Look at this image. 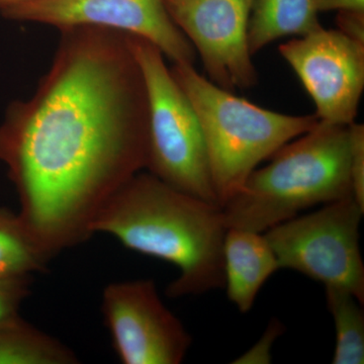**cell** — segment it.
Wrapping results in <instances>:
<instances>
[{
  "label": "cell",
  "instance_id": "6da1fadb",
  "mask_svg": "<svg viewBox=\"0 0 364 364\" xmlns=\"http://www.w3.org/2000/svg\"><path fill=\"white\" fill-rule=\"evenodd\" d=\"M49 72L0 124V161L20 198L21 221L52 259L92 236L100 208L146 169L148 98L127 33L60 30Z\"/></svg>",
  "mask_w": 364,
  "mask_h": 364
},
{
  "label": "cell",
  "instance_id": "7a4b0ae2",
  "mask_svg": "<svg viewBox=\"0 0 364 364\" xmlns=\"http://www.w3.org/2000/svg\"><path fill=\"white\" fill-rule=\"evenodd\" d=\"M222 208L139 172L100 208L91 233H105L136 252L176 265L169 298L224 289L227 232Z\"/></svg>",
  "mask_w": 364,
  "mask_h": 364
},
{
  "label": "cell",
  "instance_id": "3957f363",
  "mask_svg": "<svg viewBox=\"0 0 364 364\" xmlns=\"http://www.w3.org/2000/svg\"><path fill=\"white\" fill-rule=\"evenodd\" d=\"M270 159L223 205L227 229L264 233L306 208L352 196L348 126L318 119Z\"/></svg>",
  "mask_w": 364,
  "mask_h": 364
},
{
  "label": "cell",
  "instance_id": "277c9868",
  "mask_svg": "<svg viewBox=\"0 0 364 364\" xmlns=\"http://www.w3.org/2000/svg\"><path fill=\"white\" fill-rule=\"evenodd\" d=\"M170 70L200 119L221 208L260 163L318 124L316 114H280L237 97L198 74L191 64H173Z\"/></svg>",
  "mask_w": 364,
  "mask_h": 364
},
{
  "label": "cell",
  "instance_id": "5b68a950",
  "mask_svg": "<svg viewBox=\"0 0 364 364\" xmlns=\"http://www.w3.org/2000/svg\"><path fill=\"white\" fill-rule=\"evenodd\" d=\"M148 98L146 169L172 188L218 203L202 126L156 45L128 35Z\"/></svg>",
  "mask_w": 364,
  "mask_h": 364
},
{
  "label": "cell",
  "instance_id": "8992f818",
  "mask_svg": "<svg viewBox=\"0 0 364 364\" xmlns=\"http://www.w3.org/2000/svg\"><path fill=\"white\" fill-rule=\"evenodd\" d=\"M364 210L347 196L275 225L265 237L280 269L301 273L326 287L346 289L364 303L360 223Z\"/></svg>",
  "mask_w": 364,
  "mask_h": 364
},
{
  "label": "cell",
  "instance_id": "52a82bcc",
  "mask_svg": "<svg viewBox=\"0 0 364 364\" xmlns=\"http://www.w3.org/2000/svg\"><path fill=\"white\" fill-rule=\"evenodd\" d=\"M102 314L124 364H179L193 338L163 304L152 279L114 282L102 293Z\"/></svg>",
  "mask_w": 364,
  "mask_h": 364
},
{
  "label": "cell",
  "instance_id": "ba28073f",
  "mask_svg": "<svg viewBox=\"0 0 364 364\" xmlns=\"http://www.w3.org/2000/svg\"><path fill=\"white\" fill-rule=\"evenodd\" d=\"M4 18L58 30L90 26L138 36L156 45L173 64L193 65L195 48L170 18L164 0H37L0 11Z\"/></svg>",
  "mask_w": 364,
  "mask_h": 364
},
{
  "label": "cell",
  "instance_id": "9c48e42d",
  "mask_svg": "<svg viewBox=\"0 0 364 364\" xmlns=\"http://www.w3.org/2000/svg\"><path fill=\"white\" fill-rule=\"evenodd\" d=\"M279 51L312 97L320 121L353 123L364 90V44L322 26Z\"/></svg>",
  "mask_w": 364,
  "mask_h": 364
},
{
  "label": "cell",
  "instance_id": "30bf717a",
  "mask_svg": "<svg viewBox=\"0 0 364 364\" xmlns=\"http://www.w3.org/2000/svg\"><path fill=\"white\" fill-rule=\"evenodd\" d=\"M164 4L200 57L208 80L232 92L257 85L248 44L252 0H164Z\"/></svg>",
  "mask_w": 364,
  "mask_h": 364
},
{
  "label": "cell",
  "instance_id": "8fae6325",
  "mask_svg": "<svg viewBox=\"0 0 364 364\" xmlns=\"http://www.w3.org/2000/svg\"><path fill=\"white\" fill-rule=\"evenodd\" d=\"M223 259L228 299L239 312H250L260 289L280 269L274 251L264 234L230 228Z\"/></svg>",
  "mask_w": 364,
  "mask_h": 364
},
{
  "label": "cell",
  "instance_id": "7c38bea8",
  "mask_svg": "<svg viewBox=\"0 0 364 364\" xmlns=\"http://www.w3.org/2000/svg\"><path fill=\"white\" fill-rule=\"evenodd\" d=\"M315 0H252L248 44L254 55L284 38L303 37L322 28Z\"/></svg>",
  "mask_w": 364,
  "mask_h": 364
},
{
  "label": "cell",
  "instance_id": "4fadbf2b",
  "mask_svg": "<svg viewBox=\"0 0 364 364\" xmlns=\"http://www.w3.org/2000/svg\"><path fill=\"white\" fill-rule=\"evenodd\" d=\"M75 352L23 318L0 323V364H76Z\"/></svg>",
  "mask_w": 364,
  "mask_h": 364
},
{
  "label": "cell",
  "instance_id": "5bb4252c",
  "mask_svg": "<svg viewBox=\"0 0 364 364\" xmlns=\"http://www.w3.org/2000/svg\"><path fill=\"white\" fill-rule=\"evenodd\" d=\"M326 303L335 327L333 364L364 363L363 304L339 287H326Z\"/></svg>",
  "mask_w": 364,
  "mask_h": 364
},
{
  "label": "cell",
  "instance_id": "9a60e30c",
  "mask_svg": "<svg viewBox=\"0 0 364 364\" xmlns=\"http://www.w3.org/2000/svg\"><path fill=\"white\" fill-rule=\"evenodd\" d=\"M50 260L33 241L20 215L0 208V279L44 272Z\"/></svg>",
  "mask_w": 364,
  "mask_h": 364
},
{
  "label": "cell",
  "instance_id": "2e32d148",
  "mask_svg": "<svg viewBox=\"0 0 364 364\" xmlns=\"http://www.w3.org/2000/svg\"><path fill=\"white\" fill-rule=\"evenodd\" d=\"M349 179L351 195L364 210V126L349 124Z\"/></svg>",
  "mask_w": 364,
  "mask_h": 364
},
{
  "label": "cell",
  "instance_id": "e0dca14e",
  "mask_svg": "<svg viewBox=\"0 0 364 364\" xmlns=\"http://www.w3.org/2000/svg\"><path fill=\"white\" fill-rule=\"evenodd\" d=\"M31 279H0V323L20 317L21 304L31 294Z\"/></svg>",
  "mask_w": 364,
  "mask_h": 364
},
{
  "label": "cell",
  "instance_id": "ac0fdd59",
  "mask_svg": "<svg viewBox=\"0 0 364 364\" xmlns=\"http://www.w3.org/2000/svg\"><path fill=\"white\" fill-rule=\"evenodd\" d=\"M284 331V326L279 320L273 318L259 341L250 350L242 354L233 361L236 364H267L272 361V350L275 340Z\"/></svg>",
  "mask_w": 364,
  "mask_h": 364
},
{
  "label": "cell",
  "instance_id": "d6986e66",
  "mask_svg": "<svg viewBox=\"0 0 364 364\" xmlns=\"http://www.w3.org/2000/svg\"><path fill=\"white\" fill-rule=\"evenodd\" d=\"M336 23L340 32L364 44V11H340Z\"/></svg>",
  "mask_w": 364,
  "mask_h": 364
},
{
  "label": "cell",
  "instance_id": "ffe728a7",
  "mask_svg": "<svg viewBox=\"0 0 364 364\" xmlns=\"http://www.w3.org/2000/svg\"><path fill=\"white\" fill-rule=\"evenodd\" d=\"M318 13L325 11H364V0H315Z\"/></svg>",
  "mask_w": 364,
  "mask_h": 364
},
{
  "label": "cell",
  "instance_id": "44dd1931",
  "mask_svg": "<svg viewBox=\"0 0 364 364\" xmlns=\"http://www.w3.org/2000/svg\"><path fill=\"white\" fill-rule=\"evenodd\" d=\"M37 1V0H0V11L18 4H28V2Z\"/></svg>",
  "mask_w": 364,
  "mask_h": 364
}]
</instances>
